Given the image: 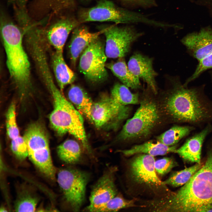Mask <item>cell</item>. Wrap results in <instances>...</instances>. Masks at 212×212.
Instances as JSON below:
<instances>
[{"label":"cell","instance_id":"1","mask_svg":"<svg viewBox=\"0 0 212 212\" xmlns=\"http://www.w3.org/2000/svg\"><path fill=\"white\" fill-rule=\"evenodd\" d=\"M205 163L178 190L160 199L162 212H212V141Z\"/></svg>","mask_w":212,"mask_h":212},{"label":"cell","instance_id":"2","mask_svg":"<svg viewBox=\"0 0 212 212\" xmlns=\"http://www.w3.org/2000/svg\"><path fill=\"white\" fill-rule=\"evenodd\" d=\"M165 108L174 122L203 128L212 123V99L206 94L205 85L188 87L173 80Z\"/></svg>","mask_w":212,"mask_h":212},{"label":"cell","instance_id":"3","mask_svg":"<svg viewBox=\"0 0 212 212\" xmlns=\"http://www.w3.org/2000/svg\"><path fill=\"white\" fill-rule=\"evenodd\" d=\"M1 33L11 77L21 96L28 93L31 86L30 65L23 47V34L19 27L2 17Z\"/></svg>","mask_w":212,"mask_h":212},{"label":"cell","instance_id":"4","mask_svg":"<svg viewBox=\"0 0 212 212\" xmlns=\"http://www.w3.org/2000/svg\"><path fill=\"white\" fill-rule=\"evenodd\" d=\"M127 163L125 176L128 191L134 196L159 198L171 192L157 176L154 156L140 153Z\"/></svg>","mask_w":212,"mask_h":212},{"label":"cell","instance_id":"5","mask_svg":"<svg viewBox=\"0 0 212 212\" xmlns=\"http://www.w3.org/2000/svg\"><path fill=\"white\" fill-rule=\"evenodd\" d=\"M46 85L53 100L54 109L49 117L52 127L59 135L68 133L74 137L80 142L90 158H94L87 138L82 115L65 98L53 79L48 80Z\"/></svg>","mask_w":212,"mask_h":212},{"label":"cell","instance_id":"6","mask_svg":"<svg viewBox=\"0 0 212 212\" xmlns=\"http://www.w3.org/2000/svg\"><path fill=\"white\" fill-rule=\"evenodd\" d=\"M81 21H111L116 24H143L156 26L157 20L142 14L119 7L113 2L101 0L95 6L83 11L80 14Z\"/></svg>","mask_w":212,"mask_h":212},{"label":"cell","instance_id":"7","mask_svg":"<svg viewBox=\"0 0 212 212\" xmlns=\"http://www.w3.org/2000/svg\"><path fill=\"white\" fill-rule=\"evenodd\" d=\"M23 137L30 159L46 177L55 180L56 171L52 161L47 135L42 126L38 123L31 124Z\"/></svg>","mask_w":212,"mask_h":212},{"label":"cell","instance_id":"8","mask_svg":"<svg viewBox=\"0 0 212 212\" xmlns=\"http://www.w3.org/2000/svg\"><path fill=\"white\" fill-rule=\"evenodd\" d=\"M90 177L89 173L73 167L62 168L58 171L57 182L65 202L72 211L80 209Z\"/></svg>","mask_w":212,"mask_h":212},{"label":"cell","instance_id":"9","mask_svg":"<svg viewBox=\"0 0 212 212\" xmlns=\"http://www.w3.org/2000/svg\"><path fill=\"white\" fill-rule=\"evenodd\" d=\"M159 115L154 102L148 100L142 101L133 117L123 126L118 139L128 140L147 136L157 123Z\"/></svg>","mask_w":212,"mask_h":212},{"label":"cell","instance_id":"10","mask_svg":"<svg viewBox=\"0 0 212 212\" xmlns=\"http://www.w3.org/2000/svg\"><path fill=\"white\" fill-rule=\"evenodd\" d=\"M130 108L121 105L106 94H103L93 102L91 109L92 123L97 128L117 130L128 117Z\"/></svg>","mask_w":212,"mask_h":212},{"label":"cell","instance_id":"11","mask_svg":"<svg viewBox=\"0 0 212 212\" xmlns=\"http://www.w3.org/2000/svg\"><path fill=\"white\" fill-rule=\"evenodd\" d=\"M98 37L91 42L81 54L79 69L90 81L98 83L106 80L108 73L106 69L107 57L105 46Z\"/></svg>","mask_w":212,"mask_h":212},{"label":"cell","instance_id":"12","mask_svg":"<svg viewBox=\"0 0 212 212\" xmlns=\"http://www.w3.org/2000/svg\"><path fill=\"white\" fill-rule=\"evenodd\" d=\"M106 38L105 52L107 57H123L130 50L132 43L142 35L132 25L108 27L104 33Z\"/></svg>","mask_w":212,"mask_h":212},{"label":"cell","instance_id":"13","mask_svg":"<svg viewBox=\"0 0 212 212\" xmlns=\"http://www.w3.org/2000/svg\"><path fill=\"white\" fill-rule=\"evenodd\" d=\"M118 169L115 166L108 167L93 186L89 205L85 211L96 212L100 207L117 194L115 183V173Z\"/></svg>","mask_w":212,"mask_h":212},{"label":"cell","instance_id":"14","mask_svg":"<svg viewBox=\"0 0 212 212\" xmlns=\"http://www.w3.org/2000/svg\"><path fill=\"white\" fill-rule=\"evenodd\" d=\"M190 54L198 61L212 52V28L206 26L190 33L181 40Z\"/></svg>","mask_w":212,"mask_h":212},{"label":"cell","instance_id":"15","mask_svg":"<svg viewBox=\"0 0 212 212\" xmlns=\"http://www.w3.org/2000/svg\"><path fill=\"white\" fill-rule=\"evenodd\" d=\"M212 132V123L208 124L187 139L183 145L176 149L175 153L186 161L200 163L203 144Z\"/></svg>","mask_w":212,"mask_h":212},{"label":"cell","instance_id":"16","mask_svg":"<svg viewBox=\"0 0 212 212\" xmlns=\"http://www.w3.org/2000/svg\"><path fill=\"white\" fill-rule=\"evenodd\" d=\"M127 66L134 75L142 79L154 93H157L155 78L157 74L153 68L152 59L136 53L130 58Z\"/></svg>","mask_w":212,"mask_h":212},{"label":"cell","instance_id":"17","mask_svg":"<svg viewBox=\"0 0 212 212\" xmlns=\"http://www.w3.org/2000/svg\"><path fill=\"white\" fill-rule=\"evenodd\" d=\"M107 28L94 33L85 27H77L73 30L69 46V57L73 66H75L77 59L86 48L104 33Z\"/></svg>","mask_w":212,"mask_h":212},{"label":"cell","instance_id":"18","mask_svg":"<svg viewBox=\"0 0 212 212\" xmlns=\"http://www.w3.org/2000/svg\"><path fill=\"white\" fill-rule=\"evenodd\" d=\"M78 24V22L73 19L66 18L59 20L45 30L48 41L55 50L63 52L70 33Z\"/></svg>","mask_w":212,"mask_h":212},{"label":"cell","instance_id":"19","mask_svg":"<svg viewBox=\"0 0 212 212\" xmlns=\"http://www.w3.org/2000/svg\"><path fill=\"white\" fill-rule=\"evenodd\" d=\"M52 57V65L54 76L59 89L62 92L67 85L74 82L76 76L66 63L63 52L55 50Z\"/></svg>","mask_w":212,"mask_h":212},{"label":"cell","instance_id":"20","mask_svg":"<svg viewBox=\"0 0 212 212\" xmlns=\"http://www.w3.org/2000/svg\"><path fill=\"white\" fill-rule=\"evenodd\" d=\"M177 147L176 145L168 146L158 141L156 143L148 141L135 145L129 149L119 150L117 152L126 156L143 153L154 157L165 155L170 153H175Z\"/></svg>","mask_w":212,"mask_h":212},{"label":"cell","instance_id":"21","mask_svg":"<svg viewBox=\"0 0 212 212\" xmlns=\"http://www.w3.org/2000/svg\"><path fill=\"white\" fill-rule=\"evenodd\" d=\"M67 95L77 110L92 122L91 112L93 102L87 92L79 86L72 84L69 89Z\"/></svg>","mask_w":212,"mask_h":212},{"label":"cell","instance_id":"22","mask_svg":"<svg viewBox=\"0 0 212 212\" xmlns=\"http://www.w3.org/2000/svg\"><path fill=\"white\" fill-rule=\"evenodd\" d=\"M118 59L115 62L106 64V67L128 87L133 89L140 88L141 85L139 79L130 71L123 57Z\"/></svg>","mask_w":212,"mask_h":212},{"label":"cell","instance_id":"23","mask_svg":"<svg viewBox=\"0 0 212 212\" xmlns=\"http://www.w3.org/2000/svg\"><path fill=\"white\" fill-rule=\"evenodd\" d=\"M57 152L61 160L68 164H77L83 158L82 147L77 142L74 140H67L60 145L57 148Z\"/></svg>","mask_w":212,"mask_h":212},{"label":"cell","instance_id":"24","mask_svg":"<svg viewBox=\"0 0 212 212\" xmlns=\"http://www.w3.org/2000/svg\"><path fill=\"white\" fill-rule=\"evenodd\" d=\"M196 129L188 125H175L159 136L157 138V141L168 146L175 145Z\"/></svg>","mask_w":212,"mask_h":212},{"label":"cell","instance_id":"25","mask_svg":"<svg viewBox=\"0 0 212 212\" xmlns=\"http://www.w3.org/2000/svg\"><path fill=\"white\" fill-rule=\"evenodd\" d=\"M203 165V163L201 162L198 163L190 167L175 172L163 182L167 186L169 185L173 187L183 186L189 181Z\"/></svg>","mask_w":212,"mask_h":212},{"label":"cell","instance_id":"26","mask_svg":"<svg viewBox=\"0 0 212 212\" xmlns=\"http://www.w3.org/2000/svg\"><path fill=\"white\" fill-rule=\"evenodd\" d=\"M128 88L123 84L116 83L111 90L110 96L114 101L122 105L138 103V95L132 93Z\"/></svg>","mask_w":212,"mask_h":212},{"label":"cell","instance_id":"27","mask_svg":"<svg viewBox=\"0 0 212 212\" xmlns=\"http://www.w3.org/2000/svg\"><path fill=\"white\" fill-rule=\"evenodd\" d=\"M136 200L135 198L127 199L120 195L117 194L99 208L96 212H116L125 208L140 207V206L136 204Z\"/></svg>","mask_w":212,"mask_h":212},{"label":"cell","instance_id":"28","mask_svg":"<svg viewBox=\"0 0 212 212\" xmlns=\"http://www.w3.org/2000/svg\"><path fill=\"white\" fill-rule=\"evenodd\" d=\"M39 200L37 197L25 192L19 196L15 203V210L17 212L34 211Z\"/></svg>","mask_w":212,"mask_h":212},{"label":"cell","instance_id":"29","mask_svg":"<svg viewBox=\"0 0 212 212\" xmlns=\"http://www.w3.org/2000/svg\"><path fill=\"white\" fill-rule=\"evenodd\" d=\"M6 128L7 135L11 140L20 135L16 118V106L14 102L10 105L6 115Z\"/></svg>","mask_w":212,"mask_h":212},{"label":"cell","instance_id":"30","mask_svg":"<svg viewBox=\"0 0 212 212\" xmlns=\"http://www.w3.org/2000/svg\"><path fill=\"white\" fill-rule=\"evenodd\" d=\"M11 150L16 158L20 160H24L28 156L26 143L24 137L19 135L11 140Z\"/></svg>","mask_w":212,"mask_h":212},{"label":"cell","instance_id":"31","mask_svg":"<svg viewBox=\"0 0 212 212\" xmlns=\"http://www.w3.org/2000/svg\"><path fill=\"white\" fill-rule=\"evenodd\" d=\"M198 61V64L195 72L187 79L184 84V85H188L190 82L197 78L203 72L212 68V52Z\"/></svg>","mask_w":212,"mask_h":212},{"label":"cell","instance_id":"32","mask_svg":"<svg viewBox=\"0 0 212 212\" xmlns=\"http://www.w3.org/2000/svg\"><path fill=\"white\" fill-rule=\"evenodd\" d=\"M177 163L172 157H164L155 161V171L159 175L163 176L170 172L177 166Z\"/></svg>","mask_w":212,"mask_h":212},{"label":"cell","instance_id":"33","mask_svg":"<svg viewBox=\"0 0 212 212\" xmlns=\"http://www.w3.org/2000/svg\"><path fill=\"white\" fill-rule=\"evenodd\" d=\"M47 7L55 12L69 8L74 4V0H43Z\"/></svg>","mask_w":212,"mask_h":212},{"label":"cell","instance_id":"34","mask_svg":"<svg viewBox=\"0 0 212 212\" xmlns=\"http://www.w3.org/2000/svg\"><path fill=\"white\" fill-rule=\"evenodd\" d=\"M133 6L148 8L157 5L156 0H120Z\"/></svg>","mask_w":212,"mask_h":212},{"label":"cell","instance_id":"35","mask_svg":"<svg viewBox=\"0 0 212 212\" xmlns=\"http://www.w3.org/2000/svg\"><path fill=\"white\" fill-rule=\"evenodd\" d=\"M0 212H5L7 211L6 209L3 207H1L0 208Z\"/></svg>","mask_w":212,"mask_h":212},{"label":"cell","instance_id":"36","mask_svg":"<svg viewBox=\"0 0 212 212\" xmlns=\"http://www.w3.org/2000/svg\"><path fill=\"white\" fill-rule=\"evenodd\" d=\"M191 0V1H192L193 0Z\"/></svg>","mask_w":212,"mask_h":212}]
</instances>
